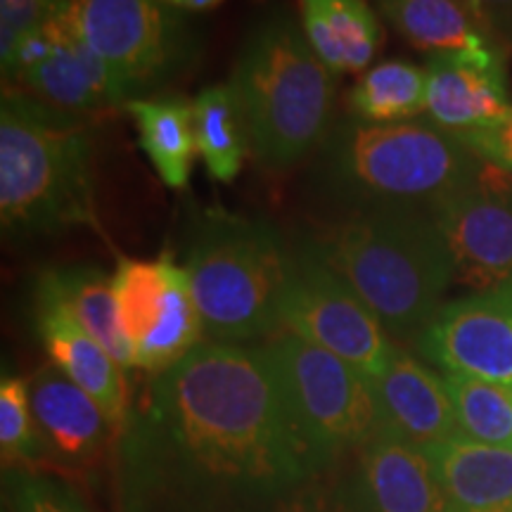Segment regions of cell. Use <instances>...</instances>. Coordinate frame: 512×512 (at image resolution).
Here are the masks:
<instances>
[{
    "mask_svg": "<svg viewBox=\"0 0 512 512\" xmlns=\"http://www.w3.org/2000/svg\"><path fill=\"white\" fill-rule=\"evenodd\" d=\"M332 472L266 349L202 342L128 415L119 512H330Z\"/></svg>",
    "mask_w": 512,
    "mask_h": 512,
    "instance_id": "1",
    "label": "cell"
},
{
    "mask_svg": "<svg viewBox=\"0 0 512 512\" xmlns=\"http://www.w3.org/2000/svg\"><path fill=\"white\" fill-rule=\"evenodd\" d=\"M491 164L437 124L349 119L318 145L313 181L335 204L363 211H427L477 185Z\"/></svg>",
    "mask_w": 512,
    "mask_h": 512,
    "instance_id": "2",
    "label": "cell"
},
{
    "mask_svg": "<svg viewBox=\"0 0 512 512\" xmlns=\"http://www.w3.org/2000/svg\"><path fill=\"white\" fill-rule=\"evenodd\" d=\"M304 245L361 297L389 337L418 339L456 278L451 249L427 211L351 214Z\"/></svg>",
    "mask_w": 512,
    "mask_h": 512,
    "instance_id": "3",
    "label": "cell"
},
{
    "mask_svg": "<svg viewBox=\"0 0 512 512\" xmlns=\"http://www.w3.org/2000/svg\"><path fill=\"white\" fill-rule=\"evenodd\" d=\"M93 121L5 88L0 105V219L8 238L95 226Z\"/></svg>",
    "mask_w": 512,
    "mask_h": 512,
    "instance_id": "4",
    "label": "cell"
},
{
    "mask_svg": "<svg viewBox=\"0 0 512 512\" xmlns=\"http://www.w3.org/2000/svg\"><path fill=\"white\" fill-rule=\"evenodd\" d=\"M245 110L249 150L268 169H287L318 150L332 128L335 74L292 17L254 29L230 81Z\"/></svg>",
    "mask_w": 512,
    "mask_h": 512,
    "instance_id": "5",
    "label": "cell"
},
{
    "mask_svg": "<svg viewBox=\"0 0 512 512\" xmlns=\"http://www.w3.org/2000/svg\"><path fill=\"white\" fill-rule=\"evenodd\" d=\"M290 261L292 249L271 223L228 211L204 214L185 254L204 337L242 344L283 328Z\"/></svg>",
    "mask_w": 512,
    "mask_h": 512,
    "instance_id": "6",
    "label": "cell"
},
{
    "mask_svg": "<svg viewBox=\"0 0 512 512\" xmlns=\"http://www.w3.org/2000/svg\"><path fill=\"white\" fill-rule=\"evenodd\" d=\"M264 349L299 432L325 465L335 467L382 437L373 377L294 332H285Z\"/></svg>",
    "mask_w": 512,
    "mask_h": 512,
    "instance_id": "7",
    "label": "cell"
},
{
    "mask_svg": "<svg viewBox=\"0 0 512 512\" xmlns=\"http://www.w3.org/2000/svg\"><path fill=\"white\" fill-rule=\"evenodd\" d=\"M280 320L283 328L368 377L380 375L396 351L375 313L304 242L292 249Z\"/></svg>",
    "mask_w": 512,
    "mask_h": 512,
    "instance_id": "8",
    "label": "cell"
},
{
    "mask_svg": "<svg viewBox=\"0 0 512 512\" xmlns=\"http://www.w3.org/2000/svg\"><path fill=\"white\" fill-rule=\"evenodd\" d=\"M3 79L5 88L81 117L126 102L110 67L83 38L69 0H62L46 24L24 38L3 62Z\"/></svg>",
    "mask_w": 512,
    "mask_h": 512,
    "instance_id": "9",
    "label": "cell"
},
{
    "mask_svg": "<svg viewBox=\"0 0 512 512\" xmlns=\"http://www.w3.org/2000/svg\"><path fill=\"white\" fill-rule=\"evenodd\" d=\"M76 24L110 67L126 105L178 72L185 55L181 24L159 0H69Z\"/></svg>",
    "mask_w": 512,
    "mask_h": 512,
    "instance_id": "10",
    "label": "cell"
},
{
    "mask_svg": "<svg viewBox=\"0 0 512 512\" xmlns=\"http://www.w3.org/2000/svg\"><path fill=\"white\" fill-rule=\"evenodd\" d=\"M330 512H451L418 446L377 437L335 465Z\"/></svg>",
    "mask_w": 512,
    "mask_h": 512,
    "instance_id": "11",
    "label": "cell"
},
{
    "mask_svg": "<svg viewBox=\"0 0 512 512\" xmlns=\"http://www.w3.org/2000/svg\"><path fill=\"white\" fill-rule=\"evenodd\" d=\"M415 344L444 373L512 387V292H477L444 304Z\"/></svg>",
    "mask_w": 512,
    "mask_h": 512,
    "instance_id": "12",
    "label": "cell"
},
{
    "mask_svg": "<svg viewBox=\"0 0 512 512\" xmlns=\"http://www.w3.org/2000/svg\"><path fill=\"white\" fill-rule=\"evenodd\" d=\"M456 278L479 292H512V183L486 176L432 211Z\"/></svg>",
    "mask_w": 512,
    "mask_h": 512,
    "instance_id": "13",
    "label": "cell"
},
{
    "mask_svg": "<svg viewBox=\"0 0 512 512\" xmlns=\"http://www.w3.org/2000/svg\"><path fill=\"white\" fill-rule=\"evenodd\" d=\"M427 112L460 140L479 136L512 117L501 53L491 46L439 53L427 62Z\"/></svg>",
    "mask_w": 512,
    "mask_h": 512,
    "instance_id": "14",
    "label": "cell"
},
{
    "mask_svg": "<svg viewBox=\"0 0 512 512\" xmlns=\"http://www.w3.org/2000/svg\"><path fill=\"white\" fill-rule=\"evenodd\" d=\"M29 401L46 467L86 472L102 463L119 430L100 403L69 380L55 363L38 368L29 380Z\"/></svg>",
    "mask_w": 512,
    "mask_h": 512,
    "instance_id": "15",
    "label": "cell"
},
{
    "mask_svg": "<svg viewBox=\"0 0 512 512\" xmlns=\"http://www.w3.org/2000/svg\"><path fill=\"white\" fill-rule=\"evenodd\" d=\"M382 434L425 446L460 437L444 375L432 373L418 358L396 347L392 361L373 377Z\"/></svg>",
    "mask_w": 512,
    "mask_h": 512,
    "instance_id": "16",
    "label": "cell"
},
{
    "mask_svg": "<svg viewBox=\"0 0 512 512\" xmlns=\"http://www.w3.org/2000/svg\"><path fill=\"white\" fill-rule=\"evenodd\" d=\"M36 320L55 366L100 403L102 411L121 434L131 415L126 382L121 375L124 368L114 361L98 339L76 323L72 313L64 311L53 299L36 294Z\"/></svg>",
    "mask_w": 512,
    "mask_h": 512,
    "instance_id": "17",
    "label": "cell"
},
{
    "mask_svg": "<svg viewBox=\"0 0 512 512\" xmlns=\"http://www.w3.org/2000/svg\"><path fill=\"white\" fill-rule=\"evenodd\" d=\"M418 448L451 512H512V448L463 437Z\"/></svg>",
    "mask_w": 512,
    "mask_h": 512,
    "instance_id": "18",
    "label": "cell"
},
{
    "mask_svg": "<svg viewBox=\"0 0 512 512\" xmlns=\"http://www.w3.org/2000/svg\"><path fill=\"white\" fill-rule=\"evenodd\" d=\"M306 41L332 74L370 67L382 27L366 0H299Z\"/></svg>",
    "mask_w": 512,
    "mask_h": 512,
    "instance_id": "19",
    "label": "cell"
},
{
    "mask_svg": "<svg viewBox=\"0 0 512 512\" xmlns=\"http://www.w3.org/2000/svg\"><path fill=\"white\" fill-rule=\"evenodd\" d=\"M36 294L53 299L88 335L110 351L121 368H136V349L121 330L117 297L110 275L98 268H64L48 271L38 280Z\"/></svg>",
    "mask_w": 512,
    "mask_h": 512,
    "instance_id": "20",
    "label": "cell"
},
{
    "mask_svg": "<svg viewBox=\"0 0 512 512\" xmlns=\"http://www.w3.org/2000/svg\"><path fill=\"white\" fill-rule=\"evenodd\" d=\"M136 121L140 147L157 176L174 190L188 188L197 143L192 128V102L183 98H136L128 102Z\"/></svg>",
    "mask_w": 512,
    "mask_h": 512,
    "instance_id": "21",
    "label": "cell"
},
{
    "mask_svg": "<svg viewBox=\"0 0 512 512\" xmlns=\"http://www.w3.org/2000/svg\"><path fill=\"white\" fill-rule=\"evenodd\" d=\"M394 29L418 50L465 53L491 48L470 0H380Z\"/></svg>",
    "mask_w": 512,
    "mask_h": 512,
    "instance_id": "22",
    "label": "cell"
},
{
    "mask_svg": "<svg viewBox=\"0 0 512 512\" xmlns=\"http://www.w3.org/2000/svg\"><path fill=\"white\" fill-rule=\"evenodd\" d=\"M197 155L214 181L230 183L240 174L249 150V131L233 83H216L192 100Z\"/></svg>",
    "mask_w": 512,
    "mask_h": 512,
    "instance_id": "23",
    "label": "cell"
},
{
    "mask_svg": "<svg viewBox=\"0 0 512 512\" xmlns=\"http://www.w3.org/2000/svg\"><path fill=\"white\" fill-rule=\"evenodd\" d=\"M204 337L202 318L197 313L185 266L166 254V294L155 328L136 347V368L147 373H164L183 361Z\"/></svg>",
    "mask_w": 512,
    "mask_h": 512,
    "instance_id": "24",
    "label": "cell"
},
{
    "mask_svg": "<svg viewBox=\"0 0 512 512\" xmlns=\"http://www.w3.org/2000/svg\"><path fill=\"white\" fill-rule=\"evenodd\" d=\"M349 110L370 124H401L427 110V72L411 62H382L351 88Z\"/></svg>",
    "mask_w": 512,
    "mask_h": 512,
    "instance_id": "25",
    "label": "cell"
},
{
    "mask_svg": "<svg viewBox=\"0 0 512 512\" xmlns=\"http://www.w3.org/2000/svg\"><path fill=\"white\" fill-rule=\"evenodd\" d=\"M460 437L512 448V387L470 375L444 373Z\"/></svg>",
    "mask_w": 512,
    "mask_h": 512,
    "instance_id": "26",
    "label": "cell"
},
{
    "mask_svg": "<svg viewBox=\"0 0 512 512\" xmlns=\"http://www.w3.org/2000/svg\"><path fill=\"white\" fill-rule=\"evenodd\" d=\"M112 285L121 330L136 349L150 335L159 320V313H162L166 294V254L159 256L157 261L121 256L117 271L112 275Z\"/></svg>",
    "mask_w": 512,
    "mask_h": 512,
    "instance_id": "27",
    "label": "cell"
},
{
    "mask_svg": "<svg viewBox=\"0 0 512 512\" xmlns=\"http://www.w3.org/2000/svg\"><path fill=\"white\" fill-rule=\"evenodd\" d=\"M0 453L5 472L46 470L43 446L31 413L29 382L15 375H3L0 382Z\"/></svg>",
    "mask_w": 512,
    "mask_h": 512,
    "instance_id": "28",
    "label": "cell"
},
{
    "mask_svg": "<svg viewBox=\"0 0 512 512\" xmlns=\"http://www.w3.org/2000/svg\"><path fill=\"white\" fill-rule=\"evenodd\" d=\"M3 512H91L62 479L46 472H5Z\"/></svg>",
    "mask_w": 512,
    "mask_h": 512,
    "instance_id": "29",
    "label": "cell"
},
{
    "mask_svg": "<svg viewBox=\"0 0 512 512\" xmlns=\"http://www.w3.org/2000/svg\"><path fill=\"white\" fill-rule=\"evenodd\" d=\"M62 0H0V60H8L15 48L46 24Z\"/></svg>",
    "mask_w": 512,
    "mask_h": 512,
    "instance_id": "30",
    "label": "cell"
},
{
    "mask_svg": "<svg viewBox=\"0 0 512 512\" xmlns=\"http://www.w3.org/2000/svg\"><path fill=\"white\" fill-rule=\"evenodd\" d=\"M463 143L470 147L482 162L496 166V169L512 171V117L508 121H503L501 126L491 128V131L465 138Z\"/></svg>",
    "mask_w": 512,
    "mask_h": 512,
    "instance_id": "31",
    "label": "cell"
},
{
    "mask_svg": "<svg viewBox=\"0 0 512 512\" xmlns=\"http://www.w3.org/2000/svg\"><path fill=\"white\" fill-rule=\"evenodd\" d=\"M164 3L166 8H176V10H188V12H200V10H209L221 5L223 0H159Z\"/></svg>",
    "mask_w": 512,
    "mask_h": 512,
    "instance_id": "32",
    "label": "cell"
}]
</instances>
